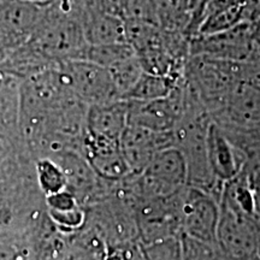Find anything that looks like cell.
Returning <instances> with one entry per match:
<instances>
[{"mask_svg":"<svg viewBox=\"0 0 260 260\" xmlns=\"http://www.w3.org/2000/svg\"><path fill=\"white\" fill-rule=\"evenodd\" d=\"M88 10L75 0L50 2L27 42L52 64L82 59L88 47L82 19Z\"/></svg>","mask_w":260,"mask_h":260,"instance_id":"6da1fadb","label":"cell"},{"mask_svg":"<svg viewBox=\"0 0 260 260\" xmlns=\"http://www.w3.org/2000/svg\"><path fill=\"white\" fill-rule=\"evenodd\" d=\"M219 201L193 187L181 194L180 225L182 236L203 245H217Z\"/></svg>","mask_w":260,"mask_h":260,"instance_id":"7a4b0ae2","label":"cell"},{"mask_svg":"<svg viewBox=\"0 0 260 260\" xmlns=\"http://www.w3.org/2000/svg\"><path fill=\"white\" fill-rule=\"evenodd\" d=\"M260 222L219 203L217 245L234 260H251L258 254Z\"/></svg>","mask_w":260,"mask_h":260,"instance_id":"3957f363","label":"cell"},{"mask_svg":"<svg viewBox=\"0 0 260 260\" xmlns=\"http://www.w3.org/2000/svg\"><path fill=\"white\" fill-rule=\"evenodd\" d=\"M71 92L86 106L119 100L109 70L87 60H69L59 64Z\"/></svg>","mask_w":260,"mask_h":260,"instance_id":"277c9868","label":"cell"},{"mask_svg":"<svg viewBox=\"0 0 260 260\" xmlns=\"http://www.w3.org/2000/svg\"><path fill=\"white\" fill-rule=\"evenodd\" d=\"M253 51L252 24L242 23L212 35H195L189 40V57L201 56L212 59L241 63Z\"/></svg>","mask_w":260,"mask_h":260,"instance_id":"5b68a950","label":"cell"},{"mask_svg":"<svg viewBox=\"0 0 260 260\" xmlns=\"http://www.w3.org/2000/svg\"><path fill=\"white\" fill-rule=\"evenodd\" d=\"M211 118L220 126L249 128L260 125V88L236 81L222 107Z\"/></svg>","mask_w":260,"mask_h":260,"instance_id":"8992f818","label":"cell"},{"mask_svg":"<svg viewBox=\"0 0 260 260\" xmlns=\"http://www.w3.org/2000/svg\"><path fill=\"white\" fill-rule=\"evenodd\" d=\"M121 151L132 174L139 175L161 149L174 146L172 132H154L128 124L122 134Z\"/></svg>","mask_w":260,"mask_h":260,"instance_id":"52a82bcc","label":"cell"},{"mask_svg":"<svg viewBox=\"0 0 260 260\" xmlns=\"http://www.w3.org/2000/svg\"><path fill=\"white\" fill-rule=\"evenodd\" d=\"M82 152L94 174L109 183H119L132 175L119 141L90 138L84 134Z\"/></svg>","mask_w":260,"mask_h":260,"instance_id":"ba28073f","label":"cell"},{"mask_svg":"<svg viewBox=\"0 0 260 260\" xmlns=\"http://www.w3.org/2000/svg\"><path fill=\"white\" fill-rule=\"evenodd\" d=\"M48 3L0 0V31L17 47L24 44L38 27Z\"/></svg>","mask_w":260,"mask_h":260,"instance_id":"9c48e42d","label":"cell"},{"mask_svg":"<svg viewBox=\"0 0 260 260\" xmlns=\"http://www.w3.org/2000/svg\"><path fill=\"white\" fill-rule=\"evenodd\" d=\"M207 158L214 177L222 183L235 178L245 164V153L213 121L207 133Z\"/></svg>","mask_w":260,"mask_h":260,"instance_id":"30bf717a","label":"cell"},{"mask_svg":"<svg viewBox=\"0 0 260 260\" xmlns=\"http://www.w3.org/2000/svg\"><path fill=\"white\" fill-rule=\"evenodd\" d=\"M129 103L126 100L87 106L86 132L90 138L121 141L128 126Z\"/></svg>","mask_w":260,"mask_h":260,"instance_id":"8fae6325","label":"cell"},{"mask_svg":"<svg viewBox=\"0 0 260 260\" xmlns=\"http://www.w3.org/2000/svg\"><path fill=\"white\" fill-rule=\"evenodd\" d=\"M21 80L0 69V139L23 144L19 134Z\"/></svg>","mask_w":260,"mask_h":260,"instance_id":"7c38bea8","label":"cell"},{"mask_svg":"<svg viewBox=\"0 0 260 260\" xmlns=\"http://www.w3.org/2000/svg\"><path fill=\"white\" fill-rule=\"evenodd\" d=\"M84 37L90 46L123 44L125 41L124 19L90 8L82 19Z\"/></svg>","mask_w":260,"mask_h":260,"instance_id":"4fadbf2b","label":"cell"},{"mask_svg":"<svg viewBox=\"0 0 260 260\" xmlns=\"http://www.w3.org/2000/svg\"><path fill=\"white\" fill-rule=\"evenodd\" d=\"M184 77V76H183ZM182 79H174L170 76H158L144 73L129 92L124 94L122 100L126 102H152L168 96Z\"/></svg>","mask_w":260,"mask_h":260,"instance_id":"5bb4252c","label":"cell"},{"mask_svg":"<svg viewBox=\"0 0 260 260\" xmlns=\"http://www.w3.org/2000/svg\"><path fill=\"white\" fill-rule=\"evenodd\" d=\"M158 25L164 30L187 34L190 14L187 0H154Z\"/></svg>","mask_w":260,"mask_h":260,"instance_id":"9a60e30c","label":"cell"},{"mask_svg":"<svg viewBox=\"0 0 260 260\" xmlns=\"http://www.w3.org/2000/svg\"><path fill=\"white\" fill-rule=\"evenodd\" d=\"M34 160L38 184L45 197L67 189V176L58 162L47 157L35 158Z\"/></svg>","mask_w":260,"mask_h":260,"instance_id":"2e32d148","label":"cell"},{"mask_svg":"<svg viewBox=\"0 0 260 260\" xmlns=\"http://www.w3.org/2000/svg\"><path fill=\"white\" fill-rule=\"evenodd\" d=\"M107 70L111 75V79L116 87L117 93H118L119 99H122L124 94L132 89V87L138 82L141 75L145 73L141 61L139 60L135 53L117 61Z\"/></svg>","mask_w":260,"mask_h":260,"instance_id":"e0dca14e","label":"cell"},{"mask_svg":"<svg viewBox=\"0 0 260 260\" xmlns=\"http://www.w3.org/2000/svg\"><path fill=\"white\" fill-rule=\"evenodd\" d=\"M242 4V3H241ZM241 4L211 12L204 18L197 35H212L225 31L235 25L242 23Z\"/></svg>","mask_w":260,"mask_h":260,"instance_id":"ac0fdd59","label":"cell"},{"mask_svg":"<svg viewBox=\"0 0 260 260\" xmlns=\"http://www.w3.org/2000/svg\"><path fill=\"white\" fill-rule=\"evenodd\" d=\"M135 52L130 47L128 42L113 45H100V46H90L88 45L84 51L82 60L90 61V63L99 65V67L109 69L117 61L124 59L125 57L132 56Z\"/></svg>","mask_w":260,"mask_h":260,"instance_id":"d6986e66","label":"cell"},{"mask_svg":"<svg viewBox=\"0 0 260 260\" xmlns=\"http://www.w3.org/2000/svg\"><path fill=\"white\" fill-rule=\"evenodd\" d=\"M140 246L146 260H186L182 236L168 237Z\"/></svg>","mask_w":260,"mask_h":260,"instance_id":"ffe728a7","label":"cell"},{"mask_svg":"<svg viewBox=\"0 0 260 260\" xmlns=\"http://www.w3.org/2000/svg\"><path fill=\"white\" fill-rule=\"evenodd\" d=\"M124 19L158 25L154 0H128Z\"/></svg>","mask_w":260,"mask_h":260,"instance_id":"44dd1931","label":"cell"},{"mask_svg":"<svg viewBox=\"0 0 260 260\" xmlns=\"http://www.w3.org/2000/svg\"><path fill=\"white\" fill-rule=\"evenodd\" d=\"M128 0H94V8L104 14L124 19Z\"/></svg>","mask_w":260,"mask_h":260,"instance_id":"7402d4cb","label":"cell"},{"mask_svg":"<svg viewBox=\"0 0 260 260\" xmlns=\"http://www.w3.org/2000/svg\"><path fill=\"white\" fill-rule=\"evenodd\" d=\"M17 47L10 39H8L0 31V63H3L6 59V57L11 53L15 48Z\"/></svg>","mask_w":260,"mask_h":260,"instance_id":"603a6c76","label":"cell"},{"mask_svg":"<svg viewBox=\"0 0 260 260\" xmlns=\"http://www.w3.org/2000/svg\"><path fill=\"white\" fill-rule=\"evenodd\" d=\"M23 146V144H15V142H10L8 140L0 139V161L8 155L10 152L14 151L15 148Z\"/></svg>","mask_w":260,"mask_h":260,"instance_id":"cb8c5ba5","label":"cell"},{"mask_svg":"<svg viewBox=\"0 0 260 260\" xmlns=\"http://www.w3.org/2000/svg\"><path fill=\"white\" fill-rule=\"evenodd\" d=\"M252 39L253 47L260 52V19L252 24Z\"/></svg>","mask_w":260,"mask_h":260,"instance_id":"d4e9b609","label":"cell"},{"mask_svg":"<svg viewBox=\"0 0 260 260\" xmlns=\"http://www.w3.org/2000/svg\"><path fill=\"white\" fill-rule=\"evenodd\" d=\"M75 2L84 9H90L94 6V0H75Z\"/></svg>","mask_w":260,"mask_h":260,"instance_id":"484cf974","label":"cell"},{"mask_svg":"<svg viewBox=\"0 0 260 260\" xmlns=\"http://www.w3.org/2000/svg\"><path fill=\"white\" fill-rule=\"evenodd\" d=\"M30 2H37V3H48V2H53V0H30Z\"/></svg>","mask_w":260,"mask_h":260,"instance_id":"4316f807","label":"cell"}]
</instances>
